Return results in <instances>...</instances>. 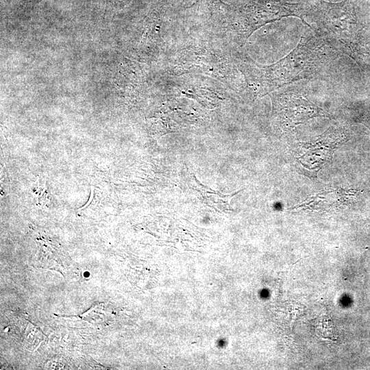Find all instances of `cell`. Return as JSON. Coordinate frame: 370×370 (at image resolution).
Listing matches in <instances>:
<instances>
[{"mask_svg": "<svg viewBox=\"0 0 370 370\" xmlns=\"http://www.w3.org/2000/svg\"><path fill=\"white\" fill-rule=\"evenodd\" d=\"M317 58L308 47L300 44L277 64L269 66L267 75L268 86L279 87L295 80L306 78L317 66Z\"/></svg>", "mask_w": 370, "mask_h": 370, "instance_id": "6da1fadb", "label": "cell"}, {"mask_svg": "<svg viewBox=\"0 0 370 370\" xmlns=\"http://www.w3.org/2000/svg\"><path fill=\"white\" fill-rule=\"evenodd\" d=\"M318 1L317 7L323 25L340 40L349 45L355 44L360 30L352 1L337 3Z\"/></svg>", "mask_w": 370, "mask_h": 370, "instance_id": "7a4b0ae2", "label": "cell"}, {"mask_svg": "<svg viewBox=\"0 0 370 370\" xmlns=\"http://www.w3.org/2000/svg\"><path fill=\"white\" fill-rule=\"evenodd\" d=\"M283 107V116L294 124L306 121L313 116H322V110L302 97L290 95Z\"/></svg>", "mask_w": 370, "mask_h": 370, "instance_id": "3957f363", "label": "cell"}, {"mask_svg": "<svg viewBox=\"0 0 370 370\" xmlns=\"http://www.w3.org/2000/svg\"><path fill=\"white\" fill-rule=\"evenodd\" d=\"M35 197H36L37 203L40 204H46L49 201L47 189L45 186V183L42 184L38 183L37 187L34 190Z\"/></svg>", "mask_w": 370, "mask_h": 370, "instance_id": "277c9868", "label": "cell"}]
</instances>
